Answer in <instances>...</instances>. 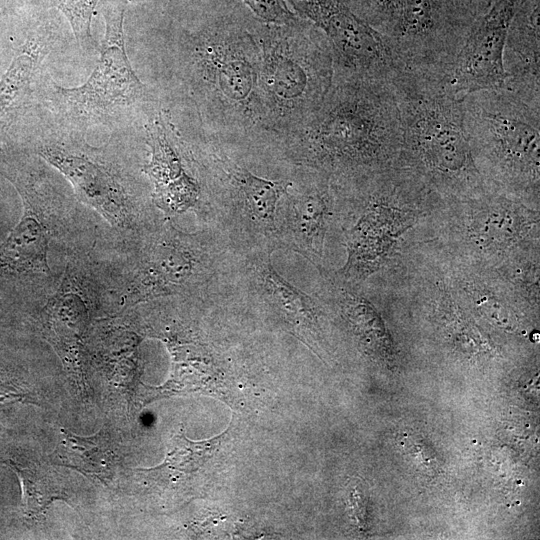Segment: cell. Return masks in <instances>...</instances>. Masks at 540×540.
Here are the masks:
<instances>
[{
    "label": "cell",
    "mask_w": 540,
    "mask_h": 540,
    "mask_svg": "<svg viewBox=\"0 0 540 540\" xmlns=\"http://www.w3.org/2000/svg\"><path fill=\"white\" fill-rule=\"evenodd\" d=\"M310 130L306 158L334 183L397 167L402 126L391 80L341 78Z\"/></svg>",
    "instance_id": "cell-1"
},
{
    "label": "cell",
    "mask_w": 540,
    "mask_h": 540,
    "mask_svg": "<svg viewBox=\"0 0 540 540\" xmlns=\"http://www.w3.org/2000/svg\"><path fill=\"white\" fill-rule=\"evenodd\" d=\"M391 82L402 126L397 167L409 171L442 202L490 188L473 157L460 98L446 82L404 71Z\"/></svg>",
    "instance_id": "cell-2"
},
{
    "label": "cell",
    "mask_w": 540,
    "mask_h": 540,
    "mask_svg": "<svg viewBox=\"0 0 540 540\" xmlns=\"http://www.w3.org/2000/svg\"><path fill=\"white\" fill-rule=\"evenodd\" d=\"M133 239L114 294L124 310L166 297L217 296L231 283L240 255L219 229L185 232L168 217L156 218Z\"/></svg>",
    "instance_id": "cell-3"
},
{
    "label": "cell",
    "mask_w": 540,
    "mask_h": 540,
    "mask_svg": "<svg viewBox=\"0 0 540 540\" xmlns=\"http://www.w3.org/2000/svg\"><path fill=\"white\" fill-rule=\"evenodd\" d=\"M476 165L490 188L531 204L540 202V109L505 88L460 98Z\"/></svg>",
    "instance_id": "cell-4"
},
{
    "label": "cell",
    "mask_w": 540,
    "mask_h": 540,
    "mask_svg": "<svg viewBox=\"0 0 540 540\" xmlns=\"http://www.w3.org/2000/svg\"><path fill=\"white\" fill-rule=\"evenodd\" d=\"M426 220L445 251L490 266L539 243V205L493 188L441 202Z\"/></svg>",
    "instance_id": "cell-5"
},
{
    "label": "cell",
    "mask_w": 540,
    "mask_h": 540,
    "mask_svg": "<svg viewBox=\"0 0 540 540\" xmlns=\"http://www.w3.org/2000/svg\"><path fill=\"white\" fill-rule=\"evenodd\" d=\"M105 32L99 60L87 81L62 87L44 76L40 96L60 117L63 127L83 133L109 124L146 97L144 84L134 72L125 48L124 16L127 0H101Z\"/></svg>",
    "instance_id": "cell-6"
},
{
    "label": "cell",
    "mask_w": 540,
    "mask_h": 540,
    "mask_svg": "<svg viewBox=\"0 0 540 540\" xmlns=\"http://www.w3.org/2000/svg\"><path fill=\"white\" fill-rule=\"evenodd\" d=\"M33 154L60 172L77 199L131 238L153 217L122 163L105 147L89 145L83 133L61 126L34 143Z\"/></svg>",
    "instance_id": "cell-7"
},
{
    "label": "cell",
    "mask_w": 540,
    "mask_h": 540,
    "mask_svg": "<svg viewBox=\"0 0 540 540\" xmlns=\"http://www.w3.org/2000/svg\"><path fill=\"white\" fill-rule=\"evenodd\" d=\"M0 173L13 184L24 208L19 223L0 244V277L46 276L49 244L68 229L72 200L31 154L2 155Z\"/></svg>",
    "instance_id": "cell-8"
},
{
    "label": "cell",
    "mask_w": 540,
    "mask_h": 540,
    "mask_svg": "<svg viewBox=\"0 0 540 540\" xmlns=\"http://www.w3.org/2000/svg\"><path fill=\"white\" fill-rule=\"evenodd\" d=\"M481 15L467 0H401L381 35L400 71L446 80Z\"/></svg>",
    "instance_id": "cell-9"
},
{
    "label": "cell",
    "mask_w": 540,
    "mask_h": 540,
    "mask_svg": "<svg viewBox=\"0 0 540 540\" xmlns=\"http://www.w3.org/2000/svg\"><path fill=\"white\" fill-rule=\"evenodd\" d=\"M328 36L342 78L391 80L398 66L383 36L341 0H292Z\"/></svg>",
    "instance_id": "cell-10"
},
{
    "label": "cell",
    "mask_w": 540,
    "mask_h": 540,
    "mask_svg": "<svg viewBox=\"0 0 540 540\" xmlns=\"http://www.w3.org/2000/svg\"><path fill=\"white\" fill-rule=\"evenodd\" d=\"M524 0H496L474 22L445 82L458 97L505 88L504 47L512 19Z\"/></svg>",
    "instance_id": "cell-11"
},
{
    "label": "cell",
    "mask_w": 540,
    "mask_h": 540,
    "mask_svg": "<svg viewBox=\"0 0 540 540\" xmlns=\"http://www.w3.org/2000/svg\"><path fill=\"white\" fill-rule=\"evenodd\" d=\"M285 195L282 218L277 220L280 250L300 254L317 269L324 267L326 237L340 215L339 196L333 181L315 170L305 185Z\"/></svg>",
    "instance_id": "cell-12"
},
{
    "label": "cell",
    "mask_w": 540,
    "mask_h": 540,
    "mask_svg": "<svg viewBox=\"0 0 540 540\" xmlns=\"http://www.w3.org/2000/svg\"><path fill=\"white\" fill-rule=\"evenodd\" d=\"M146 131L151 156L143 172L153 186V204L168 218L195 209L200 204L201 187L189 173L164 121L154 119Z\"/></svg>",
    "instance_id": "cell-13"
},
{
    "label": "cell",
    "mask_w": 540,
    "mask_h": 540,
    "mask_svg": "<svg viewBox=\"0 0 540 540\" xmlns=\"http://www.w3.org/2000/svg\"><path fill=\"white\" fill-rule=\"evenodd\" d=\"M539 0H524L510 24L503 54L505 89L540 109Z\"/></svg>",
    "instance_id": "cell-14"
},
{
    "label": "cell",
    "mask_w": 540,
    "mask_h": 540,
    "mask_svg": "<svg viewBox=\"0 0 540 540\" xmlns=\"http://www.w3.org/2000/svg\"><path fill=\"white\" fill-rule=\"evenodd\" d=\"M75 259H71L54 293L42 313L43 333L68 360L78 355V349L89 319L88 292Z\"/></svg>",
    "instance_id": "cell-15"
},
{
    "label": "cell",
    "mask_w": 540,
    "mask_h": 540,
    "mask_svg": "<svg viewBox=\"0 0 540 540\" xmlns=\"http://www.w3.org/2000/svg\"><path fill=\"white\" fill-rule=\"evenodd\" d=\"M54 44L47 29L29 37L0 78V134L29 108L44 77L42 62Z\"/></svg>",
    "instance_id": "cell-16"
},
{
    "label": "cell",
    "mask_w": 540,
    "mask_h": 540,
    "mask_svg": "<svg viewBox=\"0 0 540 540\" xmlns=\"http://www.w3.org/2000/svg\"><path fill=\"white\" fill-rule=\"evenodd\" d=\"M60 458L64 465L80 472L108 478L113 465V453L108 435L98 432L90 437H80L62 429Z\"/></svg>",
    "instance_id": "cell-17"
},
{
    "label": "cell",
    "mask_w": 540,
    "mask_h": 540,
    "mask_svg": "<svg viewBox=\"0 0 540 540\" xmlns=\"http://www.w3.org/2000/svg\"><path fill=\"white\" fill-rule=\"evenodd\" d=\"M6 465L14 469L22 487V507L29 517L41 515L54 500H67L64 479L46 466L22 468L13 461Z\"/></svg>",
    "instance_id": "cell-18"
},
{
    "label": "cell",
    "mask_w": 540,
    "mask_h": 540,
    "mask_svg": "<svg viewBox=\"0 0 540 540\" xmlns=\"http://www.w3.org/2000/svg\"><path fill=\"white\" fill-rule=\"evenodd\" d=\"M44 7L56 8L68 20L78 45L86 52H95L98 45L91 33L93 13L101 0H41Z\"/></svg>",
    "instance_id": "cell-19"
},
{
    "label": "cell",
    "mask_w": 540,
    "mask_h": 540,
    "mask_svg": "<svg viewBox=\"0 0 540 540\" xmlns=\"http://www.w3.org/2000/svg\"><path fill=\"white\" fill-rule=\"evenodd\" d=\"M223 436L194 442L187 439L181 431L171 439L165 461L159 467H168L181 472L195 471L213 453Z\"/></svg>",
    "instance_id": "cell-20"
},
{
    "label": "cell",
    "mask_w": 540,
    "mask_h": 540,
    "mask_svg": "<svg viewBox=\"0 0 540 540\" xmlns=\"http://www.w3.org/2000/svg\"><path fill=\"white\" fill-rule=\"evenodd\" d=\"M246 4L262 19L285 23L291 18V14L285 7L283 0H244Z\"/></svg>",
    "instance_id": "cell-21"
},
{
    "label": "cell",
    "mask_w": 540,
    "mask_h": 540,
    "mask_svg": "<svg viewBox=\"0 0 540 540\" xmlns=\"http://www.w3.org/2000/svg\"><path fill=\"white\" fill-rule=\"evenodd\" d=\"M2 2H3V0H0V5H1Z\"/></svg>",
    "instance_id": "cell-22"
}]
</instances>
